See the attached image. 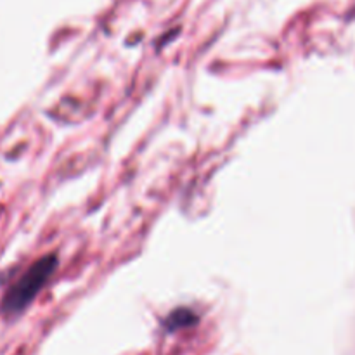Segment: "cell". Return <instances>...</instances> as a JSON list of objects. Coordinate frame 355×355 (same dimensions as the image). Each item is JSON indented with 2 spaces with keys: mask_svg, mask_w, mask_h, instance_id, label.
Masks as SVG:
<instances>
[{
  "mask_svg": "<svg viewBox=\"0 0 355 355\" xmlns=\"http://www.w3.org/2000/svg\"><path fill=\"white\" fill-rule=\"evenodd\" d=\"M58 267V257L45 255L31 263L23 276L9 288L2 300V311L6 315H17L37 298L42 288L51 281Z\"/></svg>",
  "mask_w": 355,
  "mask_h": 355,
  "instance_id": "cell-1",
  "label": "cell"
}]
</instances>
